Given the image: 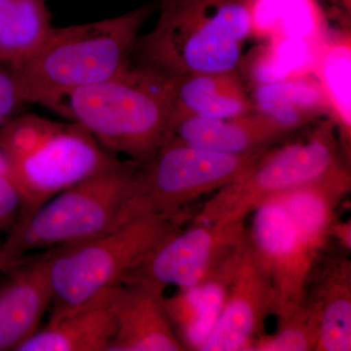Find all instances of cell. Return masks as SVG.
<instances>
[{
  "instance_id": "cell-1",
  "label": "cell",
  "mask_w": 351,
  "mask_h": 351,
  "mask_svg": "<svg viewBox=\"0 0 351 351\" xmlns=\"http://www.w3.org/2000/svg\"><path fill=\"white\" fill-rule=\"evenodd\" d=\"M251 38L249 0H160L156 25L138 36L133 64L164 76L239 71Z\"/></svg>"
},
{
  "instance_id": "cell-2",
  "label": "cell",
  "mask_w": 351,
  "mask_h": 351,
  "mask_svg": "<svg viewBox=\"0 0 351 351\" xmlns=\"http://www.w3.org/2000/svg\"><path fill=\"white\" fill-rule=\"evenodd\" d=\"M144 5L117 17L54 27L43 43L9 66L25 104H38L126 73L140 31L151 13Z\"/></svg>"
},
{
  "instance_id": "cell-3",
  "label": "cell",
  "mask_w": 351,
  "mask_h": 351,
  "mask_svg": "<svg viewBox=\"0 0 351 351\" xmlns=\"http://www.w3.org/2000/svg\"><path fill=\"white\" fill-rule=\"evenodd\" d=\"M43 106L83 127L110 154L134 161L151 156L172 129L162 76L134 64L122 75L59 95Z\"/></svg>"
},
{
  "instance_id": "cell-4",
  "label": "cell",
  "mask_w": 351,
  "mask_h": 351,
  "mask_svg": "<svg viewBox=\"0 0 351 351\" xmlns=\"http://www.w3.org/2000/svg\"><path fill=\"white\" fill-rule=\"evenodd\" d=\"M137 165L119 160L108 169L76 182L32 213L18 218L0 249V270L21 261L110 232L136 217Z\"/></svg>"
},
{
  "instance_id": "cell-5",
  "label": "cell",
  "mask_w": 351,
  "mask_h": 351,
  "mask_svg": "<svg viewBox=\"0 0 351 351\" xmlns=\"http://www.w3.org/2000/svg\"><path fill=\"white\" fill-rule=\"evenodd\" d=\"M195 213L191 206L140 215L110 232L45 251L52 290L48 323L121 284L152 249L189 223Z\"/></svg>"
},
{
  "instance_id": "cell-6",
  "label": "cell",
  "mask_w": 351,
  "mask_h": 351,
  "mask_svg": "<svg viewBox=\"0 0 351 351\" xmlns=\"http://www.w3.org/2000/svg\"><path fill=\"white\" fill-rule=\"evenodd\" d=\"M0 152L20 195L19 218L119 161L75 122L34 113L17 115L0 127Z\"/></svg>"
},
{
  "instance_id": "cell-7",
  "label": "cell",
  "mask_w": 351,
  "mask_h": 351,
  "mask_svg": "<svg viewBox=\"0 0 351 351\" xmlns=\"http://www.w3.org/2000/svg\"><path fill=\"white\" fill-rule=\"evenodd\" d=\"M331 119L300 141L271 147L248 170L219 189L193 215L191 223L245 221L276 195L350 169Z\"/></svg>"
},
{
  "instance_id": "cell-8",
  "label": "cell",
  "mask_w": 351,
  "mask_h": 351,
  "mask_svg": "<svg viewBox=\"0 0 351 351\" xmlns=\"http://www.w3.org/2000/svg\"><path fill=\"white\" fill-rule=\"evenodd\" d=\"M265 151L221 154L169 138L151 156L135 161L138 188L134 216L191 207L239 178Z\"/></svg>"
},
{
  "instance_id": "cell-9",
  "label": "cell",
  "mask_w": 351,
  "mask_h": 351,
  "mask_svg": "<svg viewBox=\"0 0 351 351\" xmlns=\"http://www.w3.org/2000/svg\"><path fill=\"white\" fill-rule=\"evenodd\" d=\"M248 243L245 221H189L152 249L122 283L144 280L163 289L170 285L188 289L209 282L226 285Z\"/></svg>"
},
{
  "instance_id": "cell-10",
  "label": "cell",
  "mask_w": 351,
  "mask_h": 351,
  "mask_svg": "<svg viewBox=\"0 0 351 351\" xmlns=\"http://www.w3.org/2000/svg\"><path fill=\"white\" fill-rule=\"evenodd\" d=\"M253 213L249 243L271 286L272 313L283 315L304 301L331 237L295 223L276 199Z\"/></svg>"
},
{
  "instance_id": "cell-11",
  "label": "cell",
  "mask_w": 351,
  "mask_h": 351,
  "mask_svg": "<svg viewBox=\"0 0 351 351\" xmlns=\"http://www.w3.org/2000/svg\"><path fill=\"white\" fill-rule=\"evenodd\" d=\"M272 311L271 286L248 243L230 272L223 304L199 350H248Z\"/></svg>"
},
{
  "instance_id": "cell-12",
  "label": "cell",
  "mask_w": 351,
  "mask_h": 351,
  "mask_svg": "<svg viewBox=\"0 0 351 351\" xmlns=\"http://www.w3.org/2000/svg\"><path fill=\"white\" fill-rule=\"evenodd\" d=\"M165 289L147 281L122 283L108 291L115 320L108 351L186 350L168 315Z\"/></svg>"
},
{
  "instance_id": "cell-13",
  "label": "cell",
  "mask_w": 351,
  "mask_h": 351,
  "mask_svg": "<svg viewBox=\"0 0 351 351\" xmlns=\"http://www.w3.org/2000/svg\"><path fill=\"white\" fill-rule=\"evenodd\" d=\"M5 272L9 277L0 287V351H16L38 331L50 308L46 253L29 256Z\"/></svg>"
},
{
  "instance_id": "cell-14",
  "label": "cell",
  "mask_w": 351,
  "mask_h": 351,
  "mask_svg": "<svg viewBox=\"0 0 351 351\" xmlns=\"http://www.w3.org/2000/svg\"><path fill=\"white\" fill-rule=\"evenodd\" d=\"M161 76L169 94L172 127L184 117L230 119L254 110L239 71Z\"/></svg>"
},
{
  "instance_id": "cell-15",
  "label": "cell",
  "mask_w": 351,
  "mask_h": 351,
  "mask_svg": "<svg viewBox=\"0 0 351 351\" xmlns=\"http://www.w3.org/2000/svg\"><path fill=\"white\" fill-rule=\"evenodd\" d=\"M289 135L274 121L253 110L230 119L184 117L173 125L169 138L196 149L247 154L265 151Z\"/></svg>"
},
{
  "instance_id": "cell-16",
  "label": "cell",
  "mask_w": 351,
  "mask_h": 351,
  "mask_svg": "<svg viewBox=\"0 0 351 351\" xmlns=\"http://www.w3.org/2000/svg\"><path fill=\"white\" fill-rule=\"evenodd\" d=\"M108 291L87 306L39 328L16 351L110 350L115 320Z\"/></svg>"
},
{
  "instance_id": "cell-17",
  "label": "cell",
  "mask_w": 351,
  "mask_h": 351,
  "mask_svg": "<svg viewBox=\"0 0 351 351\" xmlns=\"http://www.w3.org/2000/svg\"><path fill=\"white\" fill-rule=\"evenodd\" d=\"M313 75L319 82L336 126L341 151L350 162L351 152V31L330 27L318 45Z\"/></svg>"
},
{
  "instance_id": "cell-18",
  "label": "cell",
  "mask_w": 351,
  "mask_h": 351,
  "mask_svg": "<svg viewBox=\"0 0 351 351\" xmlns=\"http://www.w3.org/2000/svg\"><path fill=\"white\" fill-rule=\"evenodd\" d=\"M251 87L254 110L290 135L315 120L329 117L326 98L313 73Z\"/></svg>"
},
{
  "instance_id": "cell-19",
  "label": "cell",
  "mask_w": 351,
  "mask_h": 351,
  "mask_svg": "<svg viewBox=\"0 0 351 351\" xmlns=\"http://www.w3.org/2000/svg\"><path fill=\"white\" fill-rule=\"evenodd\" d=\"M251 38H295L318 44L330 29L321 0H249Z\"/></svg>"
},
{
  "instance_id": "cell-20",
  "label": "cell",
  "mask_w": 351,
  "mask_h": 351,
  "mask_svg": "<svg viewBox=\"0 0 351 351\" xmlns=\"http://www.w3.org/2000/svg\"><path fill=\"white\" fill-rule=\"evenodd\" d=\"M311 294L319 304L320 332L316 350H351V263L330 258L321 269Z\"/></svg>"
},
{
  "instance_id": "cell-21",
  "label": "cell",
  "mask_w": 351,
  "mask_h": 351,
  "mask_svg": "<svg viewBox=\"0 0 351 351\" xmlns=\"http://www.w3.org/2000/svg\"><path fill=\"white\" fill-rule=\"evenodd\" d=\"M318 45L302 39H267L242 57L239 73L251 85L313 73Z\"/></svg>"
},
{
  "instance_id": "cell-22",
  "label": "cell",
  "mask_w": 351,
  "mask_h": 351,
  "mask_svg": "<svg viewBox=\"0 0 351 351\" xmlns=\"http://www.w3.org/2000/svg\"><path fill=\"white\" fill-rule=\"evenodd\" d=\"M52 27L46 0H8L0 7V63H19L43 43Z\"/></svg>"
},
{
  "instance_id": "cell-23",
  "label": "cell",
  "mask_w": 351,
  "mask_h": 351,
  "mask_svg": "<svg viewBox=\"0 0 351 351\" xmlns=\"http://www.w3.org/2000/svg\"><path fill=\"white\" fill-rule=\"evenodd\" d=\"M226 284L209 282L165 300L168 315L186 350H199L211 332L226 295Z\"/></svg>"
},
{
  "instance_id": "cell-24",
  "label": "cell",
  "mask_w": 351,
  "mask_h": 351,
  "mask_svg": "<svg viewBox=\"0 0 351 351\" xmlns=\"http://www.w3.org/2000/svg\"><path fill=\"white\" fill-rule=\"evenodd\" d=\"M277 318L276 332L254 339L248 350H316L320 332V308L313 297L306 295L301 304Z\"/></svg>"
},
{
  "instance_id": "cell-25",
  "label": "cell",
  "mask_w": 351,
  "mask_h": 351,
  "mask_svg": "<svg viewBox=\"0 0 351 351\" xmlns=\"http://www.w3.org/2000/svg\"><path fill=\"white\" fill-rule=\"evenodd\" d=\"M25 104L12 71L0 63V115L9 121L17 117Z\"/></svg>"
},
{
  "instance_id": "cell-26",
  "label": "cell",
  "mask_w": 351,
  "mask_h": 351,
  "mask_svg": "<svg viewBox=\"0 0 351 351\" xmlns=\"http://www.w3.org/2000/svg\"><path fill=\"white\" fill-rule=\"evenodd\" d=\"M21 212V197L17 189L6 176L0 175V230L8 232Z\"/></svg>"
},
{
  "instance_id": "cell-27",
  "label": "cell",
  "mask_w": 351,
  "mask_h": 351,
  "mask_svg": "<svg viewBox=\"0 0 351 351\" xmlns=\"http://www.w3.org/2000/svg\"><path fill=\"white\" fill-rule=\"evenodd\" d=\"M330 9L328 16L338 19L341 27H350L351 0H327Z\"/></svg>"
},
{
  "instance_id": "cell-28",
  "label": "cell",
  "mask_w": 351,
  "mask_h": 351,
  "mask_svg": "<svg viewBox=\"0 0 351 351\" xmlns=\"http://www.w3.org/2000/svg\"><path fill=\"white\" fill-rule=\"evenodd\" d=\"M350 223H339L336 221L331 228V237L339 239L341 244L346 247V250L351 249Z\"/></svg>"
},
{
  "instance_id": "cell-29",
  "label": "cell",
  "mask_w": 351,
  "mask_h": 351,
  "mask_svg": "<svg viewBox=\"0 0 351 351\" xmlns=\"http://www.w3.org/2000/svg\"><path fill=\"white\" fill-rule=\"evenodd\" d=\"M0 175L6 176L9 178L8 165L2 152H0Z\"/></svg>"
},
{
  "instance_id": "cell-30",
  "label": "cell",
  "mask_w": 351,
  "mask_h": 351,
  "mask_svg": "<svg viewBox=\"0 0 351 351\" xmlns=\"http://www.w3.org/2000/svg\"><path fill=\"white\" fill-rule=\"evenodd\" d=\"M7 120L5 119H3V117L0 115V127H2L4 125V124L7 123Z\"/></svg>"
},
{
  "instance_id": "cell-31",
  "label": "cell",
  "mask_w": 351,
  "mask_h": 351,
  "mask_svg": "<svg viewBox=\"0 0 351 351\" xmlns=\"http://www.w3.org/2000/svg\"><path fill=\"white\" fill-rule=\"evenodd\" d=\"M0 249H1V243H0Z\"/></svg>"
}]
</instances>
